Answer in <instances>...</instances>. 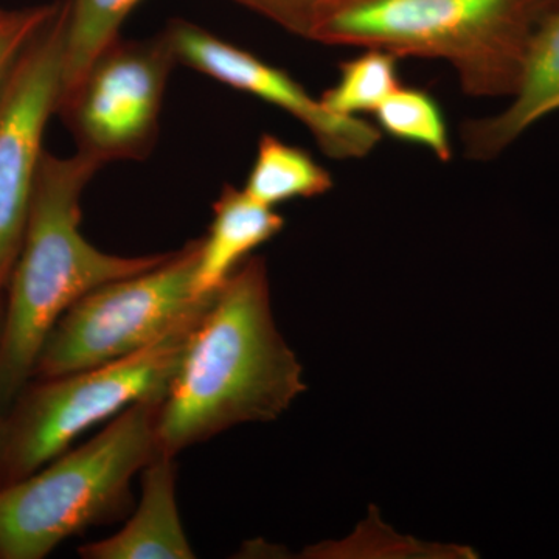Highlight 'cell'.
Here are the masks:
<instances>
[{
  "instance_id": "cell-15",
  "label": "cell",
  "mask_w": 559,
  "mask_h": 559,
  "mask_svg": "<svg viewBox=\"0 0 559 559\" xmlns=\"http://www.w3.org/2000/svg\"><path fill=\"white\" fill-rule=\"evenodd\" d=\"M362 55L341 62L337 83L320 95V103L341 117L373 112L400 86V58L390 51L364 49Z\"/></svg>"
},
{
  "instance_id": "cell-4",
  "label": "cell",
  "mask_w": 559,
  "mask_h": 559,
  "mask_svg": "<svg viewBox=\"0 0 559 559\" xmlns=\"http://www.w3.org/2000/svg\"><path fill=\"white\" fill-rule=\"evenodd\" d=\"M159 399L132 404L100 433L0 487V559H43L70 536L117 516L132 477L159 454Z\"/></svg>"
},
{
  "instance_id": "cell-9",
  "label": "cell",
  "mask_w": 559,
  "mask_h": 559,
  "mask_svg": "<svg viewBox=\"0 0 559 559\" xmlns=\"http://www.w3.org/2000/svg\"><path fill=\"white\" fill-rule=\"evenodd\" d=\"M165 33L179 62L285 110L311 132L319 148L331 159H362L380 143V128L360 117L330 112L288 72L267 64L200 25L173 21Z\"/></svg>"
},
{
  "instance_id": "cell-14",
  "label": "cell",
  "mask_w": 559,
  "mask_h": 559,
  "mask_svg": "<svg viewBox=\"0 0 559 559\" xmlns=\"http://www.w3.org/2000/svg\"><path fill=\"white\" fill-rule=\"evenodd\" d=\"M142 0H66L61 98L79 86L92 62L120 38V28Z\"/></svg>"
},
{
  "instance_id": "cell-3",
  "label": "cell",
  "mask_w": 559,
  "mask_h": 559,
  "mask_svg": "<svg viewBox=\"0 0 559 559\" xmlns=\"http://www.w3.org/2000/svg\"><path fill=\"white\" fill-rule=\"evenodd\" d=\"M559 0H334L312 40L450 62L471 97H513Z\"/></svg>"
},
{
  "instance_id": "cell-12",
  "label": "cell",
  "mask_w": 559,
  "mask_h": 559,
  "mask_svg": "<svg viewBox=\"0 0 559 559\" xmlns=\"http://www.w3.org/2000/svg\"><path fill=\"white\" fill-rule=\"evenodd\" d=\"M283 227L285 219L274 207L253 200L245 189L224 187L213 204L209 234L201 238L194 297L204 299L215 294L253 250L272 240Z\"/></svg>"
},
{
  "instance_id": "cell-19",
  "label": "cell",
  "mask_w": 559,
  "mask_h": 559,
  "mask_svg": "<svg viewBox=\"0 0 559 559\" xmlns=\"http://www.w3.org/2000/svg\"><path fill=\"white\" fill-rule=\"evenodd\" d=\"M3 301L0 300V319H2Z\"/></svg>"
},
{
  "instance_id": "cell-7",
  "label": "cell",
  "mask_w": 559,
  "mask_h": 559,
  "mask_svg": "<svg viewBox=\"0 0 559 559\" xmlns=\"http://www.w3.org/2000/svg\"><path fill=\"white\" fill-rule=\"evenodd\" d=\"M179 64L167 33L117 39L58 105L79 153L103 165L148 156L159 135L162 106Z\"/></svg>"
},
{
  "instance_id": "cell-6",
  "label": "cell",
  "mask_w": 559,
  "mask_h": 559,
  "mask_svg": "<svg viewBox=\"0 0 559 559\" xmlns=\"http://www.w3.org/2000/svg\"><path fill=\"white\" fill-rule=\"evenodd\" d=\"M200 240L130 277L98 286L50 331L32 380L61 377L127 358L164 337L209 297L193 294Z\"/></svg>"
},
{
  "instance_id": "cell-8",
  "label": "cell",
  "mask_w": 559,
  "mask_h": 559,
  "mask_svg": "<svg viewBox=\"0 0 559 559\" xmlns=\"http://www.w3.org/2000/svg\"><path fill=\"white\" fill-rule=\"evenodd\" d=\"M66 2L24 51L0 100V300L20 253L43 160V139L57 114L64 69Z\"/></svg>"
},
{
  "instance_id": "cell-13",
  "label": "cell",
  "mask_w": 559,
  "mask_h": 559,
  "mask_svg": "<svg viewBox=\"0 0 559 559\" xmlns=\"http://www.w3.org/2000/svg\"><path fill=\"white\" fill-rule=\"evenodd\" d=\"M333 176L308 151L263 134L246 180L245 191L253 200L274 207L293 200H308L329 193Z\"/></svg>"
},
{
  "instance_id": "cell-18",
  "label": "cell",
  "mask_w": 559,
  "mask_h": 559,
  "mask_svg": "<svg viewBox=\"0 0 559 559\" xmlns=\"http://www.w3.org/2000/svg\"><path fill=\"white\" fill-rule=\"evenodd\" d=\"M293 35L312 40L323 14L334 0H235Z\"/></svg>"
},
{
  "instance_id": "cell-5",
  "label": "cell",
  "mask_w": 559,
  "mask_h": 559,
  "mask_svg": "<svg viewBox=\"0 0 559 559\" xmlns=\"http://www.w3.org/2000/svg\"><path fill=\"white\" fill-rule=\"evenodd\" d=\"M212 297L134 355L28 382L0 417V487L43 468L98 423L139 401L164 396L191 330Z\"/></svg>"
},
{
  "instance_id": "cell-10",
  "label": "cell",
  "mask_w": 559,
  "mask_h": 559,
  "mask_svg": "<svg viewBox=\"0 0 559 559\" xmlns=\"http://www.w3.org/2000/svg\"><path fill=\"white\" fill-rule=\"evenodd\" d=\"M84 559H193L176 500L175 457L157 454L143 468L142 498L124 527L80 547Z\"/></svg>"
},
{
  "instance_id": "cell-11",
  "label": "cell",
  "mask_w": 559,
  "mask_h": 559,
  "mask_svg": "<svg viewBox=\"0 0 559 559\" xmlns=\"http://www.w3.org/2000/svg\"><path fill=\"white\" fill-rule=\"evenodd\" d=\"M559 109V10L544 22L530 49L520 90L513 103L498 114L465 121L466 156L489 160L499 156L533 123Z\"/></svg>"
},
{
  "instance_id": "cell-1",
  "label": "cell",
  "mask_w": 559,
  "mask_h": 559,
  "mask_svg": "<svg viewBox=\"0 0 559 559\" xmlns=\"http://www.w3.org/2000/svg\"><path fill=\"white\" fill-rule=\"evenodd\" d=\"M307 385L275 326L270 278L250 257L194 323L157 415L160 454L207 441L242 423L272 421Z\"/></svg>"
},
{
  "instance_id": "cell-2",
  "label": "cell",
  "mask_w": 559,
  "mask_h": 559,
  "mask_svg": "<svg viewBox=\"0 0 559 559\" xmlns=\"http://www.w3.org/2000/svg\"><path fill=\"white\" fill-rule=\"evenodd\" d=\"M102 165L84 154L44 153L16 263L0 319V411L32 381L40 349L58 320L81 297L130 277L168 253L120 257L95 248L80 230L81 197Z\"/></svg>"
},
{
  "instance_id": "cell-16",
  "label": "cell",
  "mask_w": 559,
  "mask_h": 559,
  "mask_svg": "<svg viewBox=\"0 0 559 559\" xmlns=\"http://www.w3.org/2000/svg\"><path fill=\"white\" fill-rule=\"evenodd\" d=\"M380 131L401 142L425 146L437 159H452V143L439 103L429 92L400 86L374 110Z\"/></svg>"
},
{
  "instance_id": "cell-17",
  "label": "cell",
  "mask_w": 559,
  "mask_h": 559,
  "mask_svg": "<svg viewBox=\"0 0 559 559\" xmlns=\"http://www.w3.org/2000/svg\"><path fill=\"white\" fill-rule=\"evenodd\" d=\"M60 5L58 2L24 10H0V100L22 55L44 25L57 14Z\"/></svg>"
}]
</instances>
